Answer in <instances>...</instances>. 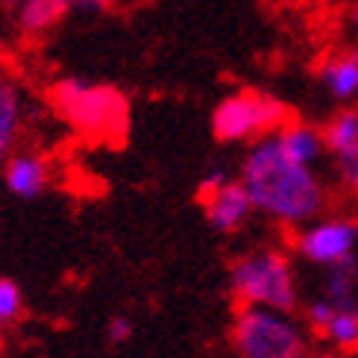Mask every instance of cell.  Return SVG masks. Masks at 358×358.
Listing matches in <instances>:
<instances>
[{
	"instance_id": "obj_1",
	"label": "cell",
	"mask_w": 358,
	"mask_h": 358,
	"mask_svg": "<svg viewBox=\"0 0 358 358\" xmlns=\"http://www.w3.org/2000/svg\"><path fill=\"white\" fill-rule=\"evenodd\" d=\"M241 182L259 212L288 227L315 220L326 208V191L320 179L311 168L285 156L276 132L252 141L241 162Z\"/></svg>"
},
{
	"instance_id": "obj_2",
	"label": "cell",
	"mask_w": 358,
	"mask_h": 358,
	"mask_svg": "<svg viewBox=\"0 0 358 358\" xmlns=\"http://www.w3.org/2000/svg\"><path fill=\"white\" fill-rule=\"evenodd\" d=\"M50 109L92 141H121L129 129V100L109 83L62 77L48 88Z\"/></svg>"
},
{
	"instance_id": "obj_3",
	"label": "cell",
	"mask_w": 358,
	"mask_h": 358,
	"mask_svg": "<svg viewBox=\"0 0 358 358\" xmlns=\"http://www.w3.org/2000/svg\"><path fill=\"white\" fill-rule=\"evenodd\" d=\"M229 291L238 308L259 306L294 315L300 306L291 262L276 250H256L235 259L229 267Z\"/></svg>"
},
{
	"instance_id": "obj_4",
	"label": "cell",
	"mask_w": 358,
	"mask_h": 358,
	"mask_svg": "<svg viewBox=\"0 0 358 358\" xmlns=\"http://www.w3.org/2000/svg\"><path fill=\"white\" fill-rule=\"evenodd\" d=\"M229 338L241 358H308L306 332L273 308H238Z\"/></svg>"
},
{
	"instance_id": "obj_5",
	"label": "cell",
	"mask_w": 358,
	"mask_h": 358,
	"mask_svg": "<svg viewBox=\"0 0 358 358\" xmlns=\"http://www.w3.org/2000/svg\"><path fill=\"white\" fill-rule=\"evenodd\" d=\"M294 121L291 109L273 94L262 92H235L223 97L212 112V136L220 144L259 141L273 136Z\"/></svg>"
},
{
	"instance_id": "obj_6",
	"label": "cell",
	"mask_w": 358,
	"mask_h": 358,
	"mask_svg": "<svg viewBox=\"0 0 358 358\" xmlns=\"http://www.w3.org/2000/svg\"><path fill=\"white\" fill-rule=\"evenodd\" d=\"M355 244H358V223H352L350 217H329L323 223H311L294 241L296 252L306 262L320 267H332L350 259Z\"/></svg>"
},
{
	"instance_id": "obj_7",
	"label": "cell",
	"mask_w": 358,
	"mask_h": 358,
	"mask_svg": "<svg viewBox=\"0 0 358 358\" xmlns=\"http://www.w3.org/2000/svg\"><path fill=\"white\" fill-rule=\"evenodd\" d=\"M0 179L18 200H38L53 182V165L38 150H15L0 171Z\"/></svg>"
},
{
	"instance_id": "obj_8",
	"label": "cell",
	"mask_w": 358,
	"mask_h": 358,
	"mask_svg": "<svg viewBox=\"0 0 358 358\" xmlns=\"http://www.w3.org/2000/svg\"><path fill=\"white\" fill-rule=\"evenodd\" d=\"M200 206H203L208 223H212V229H217V232L241 229L247 223V217L256 212V206H252V200H250V191L244 188L241 179L223 182L215 194H208Z\"/></svg>"
},
{
	"instance_id": "obj_9",
	"label": "cell",
	"mask_w": 358,
	"mask_h": 358,
	"mask_svg": "<svg viewBox=\"0 0 358 358\" xmlns=\"http://www.w3.org/2000/svg\"><path fill=\"white\" fill-rule=\"evenodd\" d=\"M24 129V92L12 73L0 71V171L6 159L18 150Z\"/></svg>"
},
{
	"instance_id": "obj_10",
	"label": "cell",
	"mask_w": 358,
	"mask_h": 358,
	"mask_svg": "<svg viewBox=\"0 0 358 358\" xmlns=\"http://www.w3.org/2000/svg\"><path fill=\"white\" fill-rule=\"evenodd\" d=\"M71 12V0H24L15 9V29L21 38H41L53 33Z\"/></svg>"
},
{
	"instance_id": "obj_11",
	"label": "cell",
	"mask_w": 358,
	"mask_h": 358,
	"mask_svg": "<svg viewBox=\"0 0 358 358\" xmlns=\"http://www.w3.org/2000/svg\"><path fill=\"white\" fill-rule=\"evenodd\" d=\"M317 80L326 94L338 103H350L358 97V50H341L326 56L317 65Z\"/></svg>"
},
{
	"instance_id": "obj_12",
	"label": "cell",
	"mask_w": 358,
	"mask_h": 358,
	"mask_svg": "<svg viewBox=\"0 0 358 358\" xmlns=\"http://www.w3.org/2000/svg\"><path fill=\"white\" fill-rule=\"evenodd\" d=\"M276 138L282 144V150H285V156L294 159V162H300V165H306V168L315 165V162L323 156V150H326L320 129L308 127V124L291 121L288 127H282L276 132Z\"/></svg>"
},
{
	"instance_id": "obj_13",
	"label": "cell",
	"mask_w": 358,
	"mask_h": 358,
	"mask_svg": "<svg viewBox=\"0 0 358 358\" xmlns=\"http://www.w3.org/2000/svg\"><path fill=\"white\" fill-rule=\"evenodd\" d=\"M320 136H323V147L335 159L355 150L358 147V109L355 106L338 109L329 121L320 127Z\"/></svg>"
},
{
	"instance_id": "obj_14",
	"label": "cell",
	"mask_w": 358,
	"mask_h": 358,
	"mask_svg": "<svg viewBox=\"0 0 358 358\" xmlns=\"http://www.w3.org/2000/svg\"><path fill=\"white\" fill-rule=\"evenodd\" d=\"M24 291L15 279L0 276V332L12 329L24 317Z\"/></svg>"
},
{
	"instance_id": "obj_15",
	"label": "cell",
	"mask_w": 358,
	"mask_h": 358,
	"mask_svg": "<svg viewBox=\"0 0 358 358\" xmlns=\"http://www.w3.org/2000/svg\"><path fill=\"white\" fill-rule=\"evenodd\" d=\"M326 341H332L341 350H355L358 347V311H335V317L323 329Z\"/></svg>"
},
{
	"instance_id": "obj_16",
	"label": "cell",
	"mask_w": 358,
	"mask_h": 358,
	"mask_svg": "<svg viewBox=\"0 0 358 358\" xmlns=\"http://www.w3.org/2000/svg\"><path fill=\"white\" fill-rule=\"evenodd\" d=\"M335 306L326 300V296H320V300H315V303H308V308H306V320H308V326L315 329L317 335H323V329L329 326V320L335 317Z\"/></svg>"
},
{
	"instance_id": "obj_17",
	"label": "cell",
	"mask_w": 358,
	"mask_h": 358,
	"mask_svg": "<svg viewBox=\"0 0 358 358\" xmlns=\"http://www.w3.org/2000/svg\"><path fill=\"white\" fill-rule=\"evenodd\" d=\"M338 176H341V185H344L347 191L358 194V147L344 156H338Z\"/></svg>"
},
{
	"instance_id": "obj_18",
	"label": "cell",
	"mask_w": 358,
	"mask_h": 358,
	"mask_svg": "<svg viewBox=\"0 0 358 358\" xmlns=\"http://www.w3.org/2000/svg\"><path fill=\"white\" fill-rule=\"evenodd\" d=\"M223 182H229V173H227V168H212L203 179H200V185H197V203H203L208 194H215Z\"/></svg>"
},
{
	"instance_id": "obj_19",
	"label": "cell",
	"mask_w": 358,
	"mask_h": 358,
	"mask_svg": "<svg viewBox=\"0 0 358 358\" xmlns=\"http://www.w3.org/2000/svg\"><path fill=\"white\" fill-rule=\"evenodd\" d=\"M132 332H136V326H132V320L124 317V315H115L106 323V335H109L112 344H127V341L132 338Z\"/></svg>"
},
{
	"instance_id": "obj_20",
	"label": "cell",
	"mask_w": 358,
	"mask_h": 358,
	"mask_svg": "<svg viewBox=\"0 0 358 358\" xmlns=\"http://www.w3.org/2000/svg\"><path fill=\"white\" fill-rule=\"evenodd\" d=\"M112 6H115V0H71V12L73 15H85V18L106 15Z\"/></svg>"
},
{
	"instance_id": "obj_21",
	"label": "cell",
	"mask_w": 358,
	"mask_h": 358,
	"mask_svg": "<svg viewBox=\"0 0 358 358\" xmlns=\"http://www.w3.org/2000/svg\"><path fill=\"white\" fill-rule=\"evenodd\" d=\"M24 3V0H0V6H3L6 12H15V9H18Z\"/></svg>"
},
{
	"instance_id": "obj_22",
	"label": "cell",
	"mask_w": 358,
	"mask_h": 358,
	"mask_svg": "<svg viewBox=\"0 0 358 358\" xmlns=\"http://www.w3.org/2000/svg\"><path fill=\"white\" fill-rule=\"evenodd\" d=\"M350 21H352V27H355V33H358V3L352 6V15H350Z\"/></svg>"
},
{
	"instance_id": "obj_23",
	"label": "cell",
	"mask_w": 358,
	"mask_h": 358,
	"mask_svg": "<svg viewBox=\"0 0 358 358\" xmlns=\"http://www.w3.org/2000/svg\"><path fill=\"white\" fill-rule=\"evenodd\" d=\"M355 306H358V288H355Z\"/></svg>"
}]
</instances>
